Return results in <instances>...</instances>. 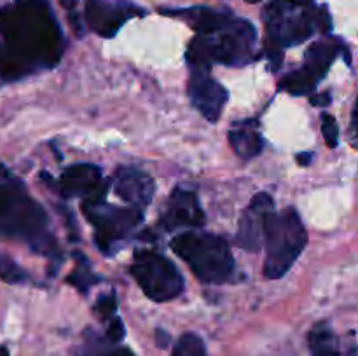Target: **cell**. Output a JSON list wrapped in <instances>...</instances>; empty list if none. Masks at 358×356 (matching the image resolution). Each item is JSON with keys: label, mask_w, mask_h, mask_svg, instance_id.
Here are the masks:
<instances>
[{"label": "cell", "mask_w": 358, "mask_h": 356, "mask_svg": "<svg viewBox=\"0 0 358 356\" xmlns=\"http://www.w3.org/2000/svg\"><path fill=\"white\" fill-rule=\"evenodd\" d=\"M131 274L143 293L154 302H168L184 292V278L177 265L156 251H136Z\"/></svg>", "instance_id": "cell-8"}, {"label": "cell", "mask_w": 358, "mask_h": 356, "mask_svg": "<svg viewBox=\"0 0 358 356\" xmlns=\"http://www.w3.org/2000/svg\"><path fill=\"white\" fill-rule=\"evenodd\" d=\"M311 159H313V154H311V152L301 154V156H297V161H299V163L303 164V166H308Z\"/></svg>", "instance_id": "cell-28"}, {"label": "cell", "mask_w": 358, "mask_h": 356, "mask_svg": "<svg viewBox=\"0 0 358 356\" xmlns=\"http://www.w3.org/2000/svg\"><path fill=\"white\" fill-rule=\"evenodd\" d=\"M143 14L136 7L128 6V3H114L107 0H86L84 7V16L86 23L96 35L105 38H112L122 24L135 14Z\"/></svg>", "instance_id": "cell-12"}, {"label": "cell", "mask_w": 358, "mask_h": 356, "mask_svg": "<svg viewBox=\"0 0 358 356\" xmlns=\"http://www.w3.org/2000/svg\"><path fill=\"white\" fill-rule=\"evenodd\" d=\"M317 80L310 75L304 68L296 70V72L289 73L287 77H283V80L280 82V89L289 91L290 94H310L313 93L315 86H317Z\"/></svg>", "instance_id": "cell-19"}, {"label": "cell", "mask_w": 358, "mask_h": 356, "mask_svg": "<svg viewBox=\"0 0 358 356\" xmlns=\"http://www.w3.org/2000/svg\"><path fill=\"white\" fill-rule=\"evenodd\" d=\"M257 31L252 23L231 17L222 27L206 34H198L187 51L191 66L210 68L213 63L227 66H243L254 59Z\"/></svg>", "instance_id": "cell-3"}, {"label": "cell", "mask_w": 358, "mask_h": 356, "mask_svg": "<svg viewBox=\"0 0 358 356\" xmlns=\"http://www.w3.org/2000/svg\"><path fill=\"white\" fill-rule=\"evenodd\" d=\"M0 178H2V180H9V171L6 170V166H3L2 163H0Z\"/></svg>", "instance_id": "cell-29"}, {"label": "cell", "mask_w": 358, "mask_h": 356, "mask_svg": "<svg viewBox=\"0 0 358 356\" xmlns=\"http://www.w3.org/2000/svg\"><path fill=\"white\" fill-rule=\"evenodd\" d=\"M0 236L24 241L49 257L56 250L44 208L28 195L20 181H0Z\"/></svg>", "instance_id": "cell-2"}, {"label": "cell", "mask_w": 358, "mask_h": 356, "mask_svg": "<svg viewBox=\"0 0 358 356\" xmlns=\"http://www.w3.org/2000/svg\"><path fill=\"white\" fill-rule=\"evenodd\" d=\"M171 250L191 267L196 278L208 285L229 281L234 257L229 243L212 232H184L171 239Z\"/></svg>", "instance_id": "cell-4"}, {"label": "cell", "mask_w": 358, "mask_h": 356, "mask_svg": "<svg viewBox=\"0 0 358 356\" xmlns=\"http://www.w3.org/2000/svg\"><path fill=\"white\" fill-rule=\"evenodd\" d=\"M322 133H324L325 143L329 147L334 149L339 145V126L331 114L322 115Z\"/></svg>", "instance_id": "cell-24"}, {"label": "cell", "mask_w": 358, "mask_h": 356, "mask_svg": "<svg viewBox=\"0 0 358 356\" xmlns=\"http://www.w3.org/2000/svg\"><path fill=\"white\" fill-rule=\"evenodd\" d=\"M0 356H10L9 351H7V349L3 348V346H0Z\"/></svg>", "instance_id": "cell-30"}, {"label": "cell", "mask_w": 358, "mask_h": 356, "mask_svg": "<svg viewBox=\"0 0 358 356\" xmlns=\"http://www.w3.org/2000/svg\"><path fill=\"white\" fill-rule=\"evenodd\" d=\"M266 262L264 274L280 279L289 272L308 244V232L294 208L271 212L264 222Z\"/></svg>", "instance_id": "cell-6"}, {"label": "cell", "mask_w": 358, "mask_h": 356, "mask_svg": "<svg viewBox=\"0 0 358 356\" xmlns=\"http://www.w3.org/2000/svg\"><path fill=\"white\" fill-rule=\"evenodd\" d=\"M310 101L318 107H327L331 103V93H322V94H311Z\"/></svg>", "instance_id": "cell-26"}, {"label": "cell", "mask_w": 358, "mask_h": 356, "mask_svg": "<svg viewBox=\"0 0 358 356\" xmlns=\"http://www.w3.org/2000/svg\"><path fill=\"white\" fill-rule=\"evenodd\" d=\"M156 342L159 348H166L168 342H170V335H168L164 330H157L156 332Z\"/></svg>", "instance_id": "cell-27"}, {"label": "cell", "mask_w": 358, "mask_h": 356, "mask_svg": "<svg viewBox=\"0 0 358 356\" xmlns=\"http://www.w3.org/2000/svg\"><path fill=\"white\" fill-rule=\"evenodd\" d=\"M245 2H248V3H259V2H262V0H245Z\"/></svg>", "instance_id": "cell-31"}, {"label": "cell", "mask_w": 358, "mask_h": 356, "mask_svg": "<svg viewBox=\"0 0 358 356\" xmlns=\"http://www.w3.org/2000/svg\"><path fill=\"white\" fill-rule=\"evenodd\" d=\"M339 51V45L331 40H322L311 45L306 52V61L304 70L313 77L315 80H320L331 68V63L334 61L336 54Z\"/></svg>", "instance_id": "cell-16"}, {"label": "cell", "mask_w": 358, "mask_h": 356, "mask_svg": "<svg viewBox=\"0 0 358 356\" xmlns=\"http://www.w3.org/2000/svg\"><path fill=\"white\" fill-rule=\"evenodd\" d=\"M58 188L65 198L103 199L108 181L101 180V171L94 164L83 163L69 166L58 180Z\"/></svg>", "instance_id": "cell-13"}, {"label": "cell", "mask_w": 358, "mask_h": 356, "mask_svg": "<svg viewBox=\"0 0 358 356\" xmlns=\"http://www.w3.org/2000/svg\"><path fill=\"white\" fill-rule=\"evenodd\" d=\"M0 77L17 80L52 68L65 49L62 28L48 0H14L0 9Z\"/></svg>", "instance_id": "cell-1"}, {"label": "cell", "mask_w": 358, "mask_h": 356, "mask_svg": "<svg viewBox=\"0 0 358 356\" xmlns=\"http://www.w3.org/2000/svg\"><path fill=\"white\" fill-rule=\"evenodd\" d=\"M271 212H275V202L271 195L268 192L255 194L241 215L234 243L247 251H259L261 244L264 243L266 216Z\"/></svg>", "instance_id": "cell-10"}, {"label": "cell", "mask_w": 358, "mask_h": 356, "mask_svg": "<svg viewBox=\"0 0 358 356\" xmlns=\"http://www.w3.org/2000/svg\"><path fill=\"white\" fill-rule=\"evenodd\" d=\"M189 98L194 108L210 122H215L222 115L227 103V89L212 77L210 68L205 66H191L189 75Z\"/></svg>", "instance_id": "cell-9"}, {"label": "cell", "mask_w": 358, "mask_h": 356, "mask_svg": "<svg viewBox=\"0 0 358 356\" xmlns=\"http://www.w3.org/2000/svg\"><path fill=\"white\" fill-rule=\"evenodd\" d=\"M77 356H135V353L128 348H112V342L107 339L98 337L96 332L87 330L86 344L80 348Z\"/></svg>", "instance_id": "cell-18"}, {"label": "cell", "mask_w": 358, "mask_h": 356, "mask_svg": "<svg viewBox=\"0 0 358 356\" xmlns=\"http://www.w3.org/2000/svg\"><path fill=\"white\" fill-rule=\"evenodd\" d=\"M308 342H310L311 356H341L336 334L332 332L331 325L325 321L311 328Z\"/></svg>", "instance_id": "cell-17"}, {"label": "cell", "mask_w": 358, "mask_h": 356, "mask_svg": "<svg viewBox=\"0 0 358 356\" xmlns=\"http://www.w3.org/2000/svg\"><path fill=\"white\" fill-rule=\"evenodd\" d=\"M114 191L122 201L140 209L152 201L156 184L145 171L133 166H121L115 171Z\"/></svg>", "instance_id": "cell-14"}, {"label": "cell", "mask_w": 358, "mask_h": 356, "mask_svg": "<svg viewBox=\"0 0 358 356\" xmlns=\"http://www.w3.org/2000/svg\"><path fill=\"white\" fill-rule=\"evenodd\" d=\"M159 223L168 232L201 227L205 223V212L201 209L198 195L192 191L175 188L168 199L166 209L161 215Z\"/></svg>", "instance_id": "cell-11"}, {"label": "cell", "mask_w": 358, "mask_h": 356, "mask_svg": "<svg viewBox=\"0 0 358 356\" xmlns=\"http://www.w3.org/2000/svg\"><path fill=\"white\" fill-rule=\"evenodd\" d=\"M229 143L238 157L248 161L257 157L264 149V140L259 131L257 121H240L229 129Z\"/></svg>", "instance_id": "cell-15"}, {"label": "cell", "mask_w": 358, "mask_h": 356, "mask_svg": "<svg viewBox=\"0 0 358 356\" xmlns=\"http://www.w3.org/2000/svg\"><path fill=\"white\" fill-rule=\"evenodd\" d=\"M83 212L94 227V241L105 255H110L119 243L131 236L143 220L138 208L107 205L103 199H84Z\"/></svg>", "instance_id": "cell-7"}, {"label": "cell", "mask_w": 358, "mask_h": 356, "mask_svg": "<svg viewBox=\"0 0 358 356\" xmlns=\"http://www.w3.org/2000/svg\"><path fill=\"white\" fill-rule=\"evenodd\" d=\"M126 330H124V323H122L121 318L114 316L112 320H108V327H107V341L112 342V344H117L124 339Z\"/></svg>", "instance_id": "cell-25"}, {"label": "cell", "mask_w": 358, "mask_h": 356, "mask_svg": "<svg viewBox=\"0 0 358 356\" xmlns=\"http://www.w3.org/2000/svg\"><path fill=\"white\" fill-rule=\"evenodd\" d=\"M115 309H117V300H115L114 293L100 297L94 306V313L100 316L101 321H108L115 316Z\"/></svg>", "instance_id": "cell-23"}, {"label": "cell", "mask_w": 358, "mask_h": 356, "mask_svg": "<svg viewBox=\"0 0 358 356\" xmlns=\"http://www.w3.org/2000/svg\"><path fill=\"white\" fill-rule=\"evenodd\" d=\"M77 257L80 258V264L77 262V267L70 272V276L66 278V281H69L70 285L76 286L77 290H80L83 293H86L87 290H90V286L94 285V283L98 281V278L93 274V271H91L90 264H87V258H84L80 253L77 255Z\"/></svg>", "instance_id": "cell-20"}, {"label": "cell", "mask_w": 358, "mask_h": 356, "mask_svg": "<svg viewBox=\"0 0 358 356\" xmlns=\"http://www.w3.org/2000/svg\"><path fill=\"white\" fill-rule=\"evenodd\" d=\"M268 40L271 47H289L310 38L317 30H331L327 9L317 10L313 3L299 0H273L264 10Z\"/></svg>", "instance_id": "cell-5"}, {"label": "cell", "mask_w": 358, "mask_h": 356, "mask_svg": "<svg viewBox=\"0 0 358 356\" xmlns=\"http://www.w3.org/2000/svg\"><path fill=\"white\" fill-rule=\"evenodd\" d=\"M0 279L9 285H21L28 281V274L3 251H0Z\"/></svg>", "instance_id": "cell-22"}, {"label": "cell", "mask_w": 358, "mask_h": 356, "mask_svg": "<svg viewBox=\"0 0 358 356\" xmlns=\"http://www.w3.org/2000/svg\"><path fill=\"white\" fill-rule=\"evenodd\" d=\"M171 356H206L205 342L199 335L187 332L177 341Z\"/></svg>", "instance_id": "cell-21"}]
</instances>
